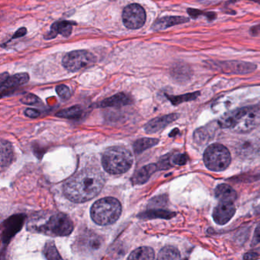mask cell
Returning <instances> with one entry per match:
<instances>
[{
    "label": "cell",
    "mask_w": 260,
    "mask_h": 260,
    "mask_svg": "<svg viewBox=\"0 0 260 260\" xmlns=\"http://www.w3.org/2000/svg\"><path fill=\"white\" fill-rule=\"evenodd\" d=\"M105 183V176L99 169L84 168L66 182L64 193L73 203H85L95 198Z\"/></svg>",
    "instance_id": "cell-1"
},
{
    "label": "cell",
    "mask_w": 260,
    "mask_h": 260,
    "mask_svg": "<svg viewBox=\"0 0 260 260\" xmlns=\"http://www.w3.org/2000/svg\"><path fill=\"white\" fill-rule=\"evenodd\" d=\"M218 122L222 129L238 133H249L260 124V105L234 110L224 114Z\"/></svg>",
    "instance_id": "cell-2"
},
{
    "label": "cell",
    "mask_w": 260,
    "mask_h": 260,
    "mask_svg": "<svg viewBox=\"0 0 260 260\" xmlns=\"http://www.w3.org/2000/svg\"><path fill=\"white\" fill-rule=\"evenodd\" d=\"M133 160L131 151L122 146L107 148L102 157L104 169L111 174H125L131 169Z\"/></svg>",
    "instance_id": "cell-3"
},
{
    "label": "cell",
    "mask_w": 260,
    "mask_h": 260,
    "mask_svg": "<svg viewBox=\"0 0 260 260\" xmlns=\"http://www.w3.org/2000/svg\"><path fill=\"white\" fill-rule=\"evenodd\" d=\"M122 214V205L117 199L105 197L96 201L91 208V218L99 225L114 224Z\"/></svg>",
    "instance_id": "cell-4"
},
{
    "label": "cell",
    "mask_w": 260,
    "mask_h": 260,
    "mask_svg": "<svg viewBox=\"0 0 260 260\" xmlns=\"http://www.w3.org/2000/svg\"><path fill=\"white\" fill-rule=\"evenodd\" d=\"M203 159L208 169L215 172H221L230 166L232 154L224 145L215 143L206 148Z\"/></svg>",
    "instance_id": "cell-5"
},
{
    "label": "cell",
    "mask_w": 260,
    "mask_h": 260,
    "mask_svg": "<svg viewBox=\"0 0 260 260\" xmlns=\"http://www.w3.org/2000/svg\"><path fill=\"white\" fill-rule=\"evenodd\" d=\"M73 224L65 214L56 213L49 218L46 222L37 228V232L51 236L64 237L71 234Z\"/></svg>",
    "instance_id": "cell-6"
},
{
    "label": "cell",
    "mask_w": 260,
    "mask_h": 260,
    "mask_svg": "<svg viewBox=\"0 0 260 260\" xmlns=\"http://www.w3.org/2000/svg\"><path fill=\"white\" fill-rule=\"evenodd\" d=\"M206 63L213 70L229 75L250 74L257 68L256 64L239 60H209Z\"/></svg>",
    "instance_id": "cell-7"
},
{
    "label": "cell",
    "mask_w": 260,
    "mask_h": 260,
    "mask_svg": "<svg viewBox=\"0 0 260 260\" xmlns=\"http://www.w3.org/2000/svg\"><path fill=\"white\" fill-rule=\"evenodd\" d=\"M96 62V57L87 50H75L64 56L63 66L70 72H77L91 67Z\"/></svg>",
    "instance_id": "cell-8"
},
{
    "label": "cell",
    "mask_w": 260,
    "mask_h": 260,
    "mask_svg": "<svg viewBox=\"0 0 260 260\" xmlns=\"http://www.w3.org/2000/svg\"><path fill=\"white\" fill-rule=\"evenodd\" d=\"M146 12L139 4L126 6L122 12V20L125 27L131 30L140 28L146 22Z\"/></svg>",
    "instance_id": "cell-9"
},
{
    "label": "cell",
    "mask_w": 260,
    "mask_h": 260,
    "mask_svg": "<svg viewBox=\"0 0 260 260\" xmlns=\"http://www.w3.org/2000/svg\"><path fill=\"white\" fill-rule=\"evenodd\" d=\"M29 80V76L27 73H18L12 76H9L8 73H3L0 76V91L2 97H4L6 92L9 90L13 89L17 87L21 86L27 83Z\"/></svg>",
    "instance_id": "cell-10"
},
{
    "label": "cell",
    "mask_w": 260,
    "mask_h": 260,
    "mask_svg": "<svg viewBox=\"0 0 260 260\" xmlns=\"http://www.w3.org/2000/svg\"><path fill=\"white\" fill-rule=\"evenodd\" d=\"M236 212L234 203L220 202L213 212L214 221L220 225H224L230 221Z\"/></svg>",
    "instance_id": "cell-11"
},
{
    "label": "cell",
    "mask_w": 260,
    "mask_h": 260,
    "mask_svg": "<svg viewBox=\"0 0 260 260\" xmlns=\"http://www.w3.org/2000/svg\"><path fill=\"white\" fill-rule=\"evenodd\" d=\"M178 114H170L153 119L148 122L145 126V130L148 134H154L164 129L171 123L176 121L179 118Z\"/></svg>",
    "instance_id": "cell-12"
},
{
    "label": "cell",
    "mask_w": 260,
    "mask_h": 260,
    "mask_svg": "<svg viewBox=\"0 0 260 260\" xmlns=\"http://www.w3.org/2000/svg\"><path fill=\"white\" fill-rule=\"evenodd\" d=\"M219 126L218 122L212 123L206 126L195 130L193 135L194 142L198 145H205L212 140L216 133L217 128Z\"/></svg>",
    "instance_id": "cell-13"
},
{
    "label": "cell",
    "mask_w": 260,
    "mask_h": 260,
    "mask_svg": "<svg viewBox=\"0 0 260 260\" xmlns=\"http://www.w3.org/2000/svg\"><path fill=\"white\" fill-rule=\"evenodd\" d=\"M75 23L73 21H60L53 23L50 27V32L45 36V39L50 40L56 38V35H61L62 36L67 38L71 35L73 30V26Z\"/></svg>",
    "instance_id": "cell-14"
},
{
    "label": "cell",
    "mask_w": 260,
    "mask_h": 260,
    "mask_svg": "<svg viewBox=\"0 0 260 260\" xmlns=\"http://www.w3.org/2000/svg\"><path fill=\"white\" fill-rule=\"evenodd\" d=\"M190 21L189 18L184 16H165L159 18L154 22L152 28L154 30H166L172 26L185 24Z\"/></svg>",
    "instance_id": "cell-15"
},
{
    "label": "cell",
    "mask_w": 260,
    "mask_h": 260,
    "mask_svg": "<svg viewBox=\"0 0 260 260\" xmlns=\"http://www.w3.org/2000/svg\"><path fill=\"white\" fill-rule=\"evenodd\" d=\"M133 103L131 96L125 93H119L97 104L98 108H111L129 105Z\"/></svg>",
    "instance_id": "cell-16"
},
{
    "label": "cell",
    "mask_w": 260,
    "mask_h": 260,
    "mask_svg": "<svg viewBox=\"0 0 260 260\" xmlns=\"http://www.w3.org/2000/svg\"><path fill=\"white\" fill-rule=\"evenodd\" d=\"M158 166L156 164H151L140 168L134 174L131 182L134 185H141L148 181L154 173L158 171Z\"/></svg>",
    "instance_id": "cell-17"
},
{
    "label": "cell",
    "mask_w": 260,
    "mask_h": 260,
    "mask_svg": "<svg viewBox=\"0 0 260 260\" xmlns=\"http://www.w3.org/2000/svg\"><path fill=\"white\" fill-rule=\"evenodd\" d=\"M215 197L220 202L234 203L238 198V193L232 186L222 183L217 186L215 191Z\"/></svg>",
    "instance_id": "cell-18"
},
{
    "label": "cell",
    "mask_w": 260,
    "mask_h": 260,
    "mask_svg": "<svg viewBox=\"0 0 260 260\" xmlns=\"http://www.w3.org/2000/svg\"><path fill=\"white\" fill-rule=\"evenodd\" d=\"M14 160V151L12 144L7 141H1V168H7Z\"/></svg>",
    "instance_id": "cell-19"
},
{
    "label": "cell",
    "mask_w": 260,
    "mask_h": 260,
    "mask_svg": "<svg viewBox=\"0 0 260 260\" xmlns=\"http://www.w3.org/2000/svg\"><path fill=\"white\" fill-rule=\"evenodd\" d=\"M155 253L151 247H141L134 250L128 260H154Z\"/></svg>",
    "instance_id": "cell-20"
},
{
    "label": "cell",
    "mask_w": 260,
    "mask_h": 260,
    "mask_svg": "<svg viewBox=\"0 0 260 260\" xmlns=\"http://www.w3.org/2000/svg\"><path fill=\"white\" fill-rule=\"evenodd\" d=\"M159 143V139L154 138H142L134 142L133 145L134 152L138 154L145 151L148 148H152Z\"/></svg>",
    "instance_id": "cell-21"
},
{
    "label": "cell",
    "mask_w": 260,
    "mask_h": 260,
    "mask_svg": "<svg viewBox=\"0 0 260 260\" xmlns=\"http://www.w3.org/2000/svg\"><path fill=\"white\" fill-rule=\"evenodd\" d=\"M172 76L180 81H186L192 76L190 67L185 63H178L172 68Z\"/></svg>",
    "instance_id": "cell-22"
},
{
    "label": "cell",
    "mask_w": 260,
    "mask_h": 260,
    "mask_svg": "<svg viewBox=\"0 0 260 260\" xmlns=\"http://www.w3.org/2000/svg\"><path fill=\"white\" fill-rule=\"evenodd\" d=\"M180 259V253L178 249L174 246H166L160 250L157 260H179Z\"/></svg>",
    "instance_id": "cell-23"
},
{
    "label": "cell",
    "mask_w": 260,
    "mask_h": 260,
    "mask_svg": "<svg viewBox=\"0 0 260 260\" xmlns=\"http://www.w3.org/2000/svg\"><path fill=\"white\" fill-rule=\"evenodd\" d=\"M82 114H83V110L82 108L79 105H76V106L60 111L56 116L61 118L79 119V117H82Z\"/></svg>",
    "instance_id": "cell-24"
},
{
    "label": "cell",
    "mask_w": 260,
    "mask_h": 260,
    "mask_svg": "<svg viewBox=\"0 0 260 260\" xmlns=\"http://www.w3.org/2000/svg\"><path fill=\"white\" fill-rule=\"evenodd\" d=\"M199 92L188 93V94L178 96L166 95V97L170 101L172 105H179L180 104L184 103V102L195 100L199 96Z\"/></svg>",
    "instance_id": "cell-25"
},
{
    "label": "cell",
    "mask_w": 260,
    "mask_h": 260,
    "mask_svg": "<svg viewBox=\"0 0 260 260\" xmlns=\"http://www.w3.org/2000/svg\"><path fill=\"white\" fill-rule=\"evenodd\" d=\"M188 14H189L190 18H193V19H196L198 17L206 16L209 21H213L214 20L216 19L217 13L215 12H204V11L200 10V9H193V8H189L187 9Z\"/></svg>",
    "instance_id": "cell-26"
},
{
    "label": "cell",
    "mask_w": 260,
    "mask_h": 260,
    "mask_svg": "<svg viewBox=\"0 0 260 260\" xmlns=\"http://www.w3.org/2000/svg\"><path fill=\"white\" fill-rule=\"evenodd\" d=\"M44 253L47 260H63L61 255L58 253L57 249L53 242L50 241L45 244Z\"/></svg>",
    "instance_id": "cell-27"
},
{
    "label": "cell",
    "mask_w": 260,
    "mask_h": 260,
    "mask_svg": "<svg viewBox=\"0 0 260 260\" xmlns=\"http://www.w3.org/2000/svg\"><path fill=\"white\" fill-rule=\"evenodd\" d=\"M145 215L146 218L148 217V218H160L169 219V218L175 216L176 214L172 212H169V211L158 209V210H152L145 212Z\"/></svg>",
    "instance_id": "cell-28"
},
{
    "label": "cell",
    "mask_w": 260,
    "mask_h": 260,
    "mask_svg": "<svg viewBox=\"0 0 260 260\" xmlns=\"http://www.w3.org/2000/svg\"><path fill=\"white\" fill-rule=\"evenodd\" d=\"M56 91L59 97L61 98L63 100H68L71 97V91L67 85H58L56 86Z\"/></svg>",
    "instance_id": "cell-29"
},
{
    "label": "cell",
    "mask_w": 260,
    "mask_h": 260,
    "mask_svg": "<svg viewBox=\"0 0 260 260\" xmlns=\"http://www.w3.org/2000/svg\"><path fill=\"white\" fill-rule=\"evenodd\" d=\"M187 160V155L185 154H177L171 156V161H172V165L182 166V165H186Z\"/></svg>",
    "instance_id": "cell-30"
},
{
    "label": "cell",
    "mask_w": 260,
    "mask_h": 260,
    "mask_svg": "<svg viewBox=\"0 0 260 260\" xmlns=\"http://www.w3.org/2000/svg\"><path fill=\"white\" fill-rule=\"evenodd\" d=\"M21 102L24 105H35L39 102V99L36 95L33 94H27L21 99Z\"/></svg>",
    "instance_id": "cell-31"
},
{
    "label": "cell",
    "mask_w": 260,
    "mask_h": 260,
    "mask_svg": "<svg viewBox=\"0 0 260 260\" xmlns=\"http://www.w3.org/2000/svg\"><path fill=\"white\" fill-rule=\"evenodd\" d=\"M24 114H25L26 117H29V118H37V117H39L40 112L37 110L27 108L24 111Z\"/></svg>",
    "instance_id": "cell-32"
},
{
    "label": "cell",
    "mask_w": 260,
    "mask_h": 260,
    "mask_svg": "<svg viewBox=\"0 0 260 260\" xmlns=\"http://www.w3.org/2000/svg\"><path fill=\"white\" fill-rule=\"evenodd\" d=\"M27 33V30H26L25 27H21V28L18 29L15 34H14L13 36H12V39H16V38H21V37L24 36Z\"/></svg>",
    "instance_id": "cell-33"
},
{
    "label": "cell",
    "mask_w": 260,
    "mask_h": 260,
    "mask_svg": "<svg viewBox=\"0 0 260 260\" xmlns=\"http://www.w3.org/2000/svg\"><path fill=\"white\" fill-rule=\"evenodd\" d=\"M250 35L252 36H257L260 34V24L253 26L250 30Z\"/></svg>",
    "instance_id": "cell-34"
},
{
    "label": "cell",
    "mask_w": 260,
    "mask_h": 260,
    "mask_svg": "<svg viewBox=\"0 0 260 260\" xmlns=\"http://www.w3.org/2000/svg\"><path fill=\"white\" fill-rule=\"evenodd\" d=\"M259 255L256 253H247L244 255V259L245 260H254L256 259V258L259 257Z\"/></svg>",
    "instance_id": "cell-35"
},
{
    "label": "cell",
    "mask_w": 260,
    "mask_h": 260,
    "mask_svg": "<svg viewBox=\"0 0 260 260\" xmlns=\"http://www.w3.org/2000/svg\"><path fill=\"white\" fill-rule=\"evenodd\" d=\"M254 238L256 242H260V223L255 231Z\"/></svg>",
    "instance_id": "cell-36"
},
{
    "label": "cell",
    "mask_w": 260,
    "mask_h": 260,
    "mask_svg": "<svg viewBox=\"0 0 260 260\" xmlns=\"http://www.w3.org/2000/svg\"><path fill=\"white\" fill-rule=\"evenodd\" d=\"M238 1H241V0H230L226 3V5L235 4V3H238ZM247 1L253 2V3L260 5V0H247Z\"/></svg>",
    "instance_id": "cell-37"
},
{
    "label": "cell",
    "mask_w": 260,
    "mask_h": 260,
    "mask_svg": "<svg viewBox=\"0 0 260 260\" xmlns=\"http://www.w3.org/2000/svg\"><path fill=\"white\" fill-rule=\"evenodd\" d=\"M257 212L258 213H260V206L257 208Z\"/></svg>",
    "instance_id": "cell-38"
},
{
    "label": "cell",
    "mask_w": 260,
    "mask_h": 260,
    "mask_svg": "<svg viewBox=\"0 0 260 260\" xmlns=\"http://www.w3.org/2000/svg\"><path fill=\"white\" fill-rule=\"evenodd\" d=\"M183 260H187V259H183Z\"/></svg>",
    "instance_id": "cell-39"
}]
</instances>
